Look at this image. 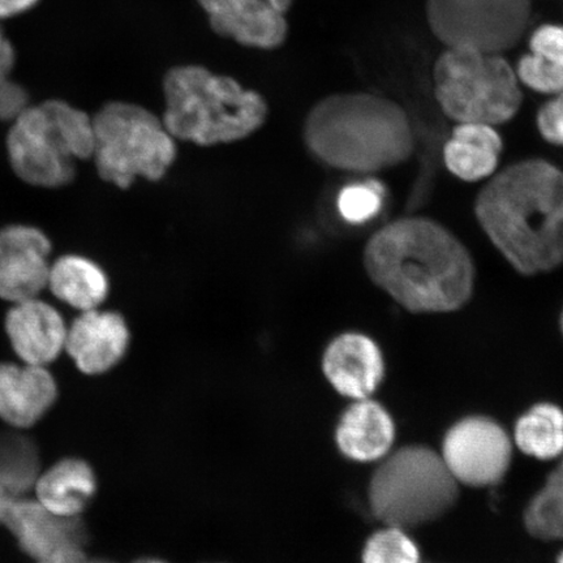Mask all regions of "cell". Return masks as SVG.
Segmentation results:
<instances>
[{
	"label": "cell",
	"instance_id": "cell-22",
	"mask_svg": "<svg viewBox=\"0 0 563 563\" xmlns=\"http://www.w3.org/2000/svg\"><path fill=\"white\" fill-rule=\"evenodd\" d=\"M516 73L520 86L537 93L553 96L563 90V26H539L530 40V53L519 59Z\"/></svg>",
	"mask_w": 563,
	"mask_h": 563
},
{
	"label": "cell",
	"instance_id": "cell-8",
	"mask_svg": "<svg viewBox=\"0 0 563 563\" xmlns=\"http://www.w3.org/2000/svg\"><path fill=\"white\" fill-rule=\"evenodd\" d=\"M93 121V158L101 179L129 189L139 178L159 181L170 170L178 147L162 118L143 106L114 101Z\"/></svg>",
	"mask_w": 563,
	"mask_h": 563
},
{
	"label": "cell",
	"instance_id": "cell-12",
	"mask_svg": "<svg viewBox=\"0 0 563 563\" xmlns=\"http://www.w3.org/2000/svg\"><path fill=\"white\" fill-rule=\"evenodd\" d=\"M52 244L37 228L11 224L0 229V299L38 298L47 288Z\"/></svg>",
	"mask_w": 563,
	"mask_h": 563
},
{
	"label": "cell",
	"instance_id": "cell-27",
	"mask_svg": "<svg viewBox=\"0 0 563 563\" xmlns=\"http://www.w3.org/2000/svg\"><path fill=\"white\" fill-rule=\"evenodd\" d=\"M361 563H424V559L407 530L384 526L365 540Z\"/></svg>",
	"mask_w": 563,
	"mask_h": 563
},
{
	"label": "cell",
	"instance_id": "cell-5",
	"mask_svg": "<svg viewBox=\"0 0 563 563\" xmlns=\"http://www.w3.org/2000/svg\"><path fill=\"white\" fill-rule=\"evenodd\" d=\"M93 121L87 112L62 100L31 104L7 136L13 172L27 185L59 188L69 185L76 164L93 157Z\"/></svg>",
	"mask_w": 563,
	"mask_h": 563
},
{
	"label": "cell",
	"instance_id": "cell-16",
	"mask_svg": "<svg viewBox=\"0 0 563 563\" xmlns=\"http://www.w3.org/2000/svg\"><path fill=\"white\" fill-rule=\"evenodd\" d=\"M396 439V420L373 398L351 400L335 422V448L350 462L378 463L393 452Z\"/></svg>",
	"mask_w": 563,
	"mask_h": 563
},
{
	"label": "cell",
	"instance_id": "cell-9",
	"mask_svg": "<svg viewBox=\"0 0 563 563\" xmlns=\"http://www.w3.org/2000/svg\"><path fill=\"white\" fill-rule=\"evenodd\" d=\"M531 15V0H427L429 27L446 47L503 54L522 40Z\"/></svg>",
	"mask_w": 563,
	"mask_h": 563
},
{
	"label": "cell",
	"instance_id": "cell-34",
	"mask_svg": "<svg viewBox=\"0 0 563 563\" xmlns=\"http://www.w3.org/2000/svg\"><path fill=\"white\" fill-rule=\"evenodd\" d=\"M559 325H560V332H561V335H562V338H563V307H562V309H561V313H560Z\"/></svg>",
	"mask_w": 563,
	"mask_h": 563
},
{
	"label": "cell",
	"instance_id": "cell-29",
	"mask_svg": "<svg viewBox=\"0 0 563 563\" xmlns=\"http://www.w3.org/2000/svg\"><path fill=\"white\" fill-rule=\"evenodd\" d=\"M30 106V95L21 84L11 77L0 81V122H15Z\"/></svg>",
	"mask_w": 563,
	"mask_h": 563
},
{
	"label": "cell",
	"instance_id": "cell-20",
	"mask_svg": "<svg viewBox=\"0 0 563 563\" xmlns=\"http://www.w3.org/2000/svg\"><path fill=\"white\" fill-rule=\"evenodd\" d=\"M33 490L45 509L60 518H81L98 490L96 471L80 457H65L38 474Z\"/></svg>",
	"mask_w": 563,
	"mask_h": 563
},
{
	"label": "cell",
	"instance_id": "cell-19",
	"mask_svg": "<svg viewBox=\"0 0 563 563\" xmlns=\"http://www.w3.org/2000/svg\"><path fill=\"white\" fill-rule=\"evenodd\" d=\"M504 147V139L497 126L456 123L443 145V165L462 181H487L498 172Z\"/></svg>",
	"mask_w": 563,
	"mask_h": 563
},
{
	"label": "cell",
	"instance_id": "cell-2",
	"mask_svg": "<svg viewBox=\"0 0 563 563\" xmlns=\"http://www.w3.org/2000/svg\"><path fill=\"white\" fill-rule=\"evenodd\" d=\"M478 227L514 271L537 277L563 266V168L526 158L498 170L477 194Z\"/></svg>",
	"mask_w": 563,
	"mask_h": 563
},
{
	"label": "cell",
	"instance_id": "cell-6",
	"mask_svg": "<svg viewBox=\"0 0 563 563\" xmlns=\"http://www.w3.org/2000/svg\"><path fill=\"white\" fill-rule=\"evenodd\" d=\"M460 484L439 452L408 445L378 462L368 484L369 511L384 526L411 530L435 522L454 508Z\"/></svg>",
	"mask_w": 563,
	"mask_h": 563
},
{
	"label": "cell",
	"instance_id": "cell-4",
	"mask_svg": "<svg viewBox=\"0 0 563 563\" xmlns=\"http://www.w3.org/2000/svg\"><path fill=\"white\" fill-rule=\"evenodd\" d=\"M166 130L175 140L200 146L236 143L267 118L265 98L229 76L201 66L174 67L164 79Z\"/></svg>",
	"mask_w": 563,
	"mask_h": 563
},
{
	"label": "cell",
	"instance_id": "cell-1",
	"mask_svg": "<svg viewBox=\"0 0 563 563\" xmlns=\"http://www.w3.org/2000/svg\"><path fill=\"white\" fill-rule=\"evenodd\" d=\"M372 284L413 314L461 311L473 300L476 265L466 244L432 218H398L364 246Z\"/></svg>",
	"mask_w": 563,
	"mask_h": 563
},
{
	"label": "cell",
	"instance_id": "cell-7",
	"mask_svg": "<svg viewBox=\"0 0 563 563\" xmlns=\"http://www.w3.org/2000/svg\"><path fill=\"white\" fill-rule=\"evenodd\" d=\"M434 97L455 123L503 125L517 117L523 93L503 54L448 47L433 68Z\"/></svg>",
	"mask_w": 563,
	"mask_h": 563
},
{
	"label": "cell",
	"instance_id": "cell-10",
	"mask_svg": "<svg viewBox=\"0 0 563 563\" xmlns=\"http://www.w3.org/2000/svg\"><path fill=\"white\" fill-rule=\"evenodd\" d=\"M512 450L511 435L497 420L470 415L448 429L440 454L457 484L489 488L508 475Z\"/></svg>",
	"mask_w": 563,
	"mask_h": 563
},
{
	"label": "cell",
	"instance_id": "cell-13",
	"mask_svg": "<svg viewBox=\"0 0 563 563\" xmlns=\"http://www.w3.org/2000/svg\"><path fill=\"white\" fill-rule=\"evenodd\" d=\"M210 26L243 46L271 51L287 37L286 13L292 0H197Z\"/></svg>",
	"mask_w": 563,
	"mask_h": 563
},
{
	"label": "cell",
	"instance_id": "cell-37",
	"mask_svg": "<svg viewBox=\"0 0 563 563\" xmlns=\"http://www.w3.org/2000/svg\"><path fill=\"white\" fill-rule=\"evenodd\" d=\"M424 563H446V562H439V561H431V560L426 561V560H424Z\"/></svg>",
	"mask_w": 563,
	"mask_h": 563
},
{
	"label": "cell",
	"instance_id": "cell-21",
	"mask_svg": "<svg viewBox=\"0 0 563 563\" xmlns=\"http://www.w3.org/2000/svg\"><path fill=\"white\" fill-rule=\"evenodd\" d=\"M47 287L65 305L86 312L100 308L108 298L109 278L91 260L67 255L52 264Z\"/></svg>",
	"mask_w": 563,
	"mask_h": 563
},
{
	"label": "cell",
	"instance_id": "cell-28",
	"mask_svg": "<svg viewBox=\"0 0 563 563\" xmlns=\"http://www.w3.org/2000/svg\"><path fill=\"white\" fill-rule=\"evenodd\" d=\"M537 130L547 144L563 147V90L541 106L537 114Z\"/></svg>",
	"mask_w": 563,
	"mask_h": 563
},
{
	"label": "cell",
	"instance_id": "cell-31",
	"mask_svg": "<svg viewBox=\"0 0 563 563\" xmlns=\"http://www.w3.org/2000/svg\"><path fill=\"white\" fill-rule=\"evenodd\" d=\"M34 563H91L84 545H69L55 552L51 558Z\"/></svg>",
	"mask_w": 563,
	"mask_h": 563
},
{
	"label": "cell",
	"instance_id": "cell-30",
	"mask_svg": "<svg viewBox=\"0 0 563 563\" xmlns=\"http://www.w3.org/2000/svg\"><path fill=\"white\" fill-rule=\"evenodd\" d=\"M16 65V48L7 34L0 21V81L11 77Z\"/></svg>",
	"mask_w": 563,
	"mask_h": 563
},
{
	"label": "cell",
	"instance_id": "cell-24",
	"mask_svg": "<svg viewBox=\"0 0 563 563\" xmlns=\"http://www.w3.org/2000/svg\"><path fill=\"white\" fill-rule=\"evenodd\" d=\"M523 525L534 539L563 541V455L527 504Z\"/></svg>",
	"mask_w": 563,
	"mask_h": 563
},
{
	"label": "cell",
	"instance_id": "cell-14",
	"mask_svg": "<svg viewBox=\"0 0 563 563\" xmlns=\"http://www.w3.org/2000/svg\"><path fill=\"white\" fill-rule=\"evenodd\" d=\"M130 346L131 330L124 317L97 308L70 323L65 352L84 375L101 376L123 362Z\"/></svg>",
	"mask_w": 563,
	"mask_h": 563
},
{
	"label": "cell",
	"instance_id": "cell-18",
	"mask_svg": "<svg viewBox=\"0 0 563 563\" xmlns=\"http://www.w3.org/2000/svg\"><path fill=\"white\" fill-rule=\"evenodd\" d=\"M58 384L44 365L0 363V420L16 429L31 428L52 410Z\"/></svg>",
	"mask_w": 563,
	"mask_h": 563
},
{
	"label": "cell",
	"instance_id": "cell-11",
	"mask_svg": "<svg viewBox=\"0 0 563 563\" xmlns=\"http://www.w3.org/2000/svg\"><path fill=\"white\" fill-rule=\"evenodd\" d=\"M323 378L350 400L373 398L386 377V361L375 338L356 330L338 334L321 356Z\"/></svg>",
	"mask_w": 563,
	"mask_h": 563
},
{
	"label": "cell",
	"instance_id": "cell-35",
	"mask_svg": "<svg viewBox=\"0 0 563 563\" xmlns=\"http://www.w3.org/2000/svg\"><path fill=\"white\" fill-rule=\"evenodd\" d=\"M554 563H563V549H562V551L558 554V558H555Z\"/></svg>",
	"mask_w": 563,
	"mask_h": 563
},
{
	"label": "cell",
	"instance_id": "cell-32",
	"mask_svg": "<svg viewBox=\"0 0 563 563\" xmlns=\"http://www.w3.org/2000/svg\"><path fill=\"white\" fill-rule=\"evenodd\" d=\"M41 0H0V21L18 18L32 11Z\"/></svg>",
	"mask_w": 563,
	"mask_h": 563
},
{
	"label": "cell",
	"instance_id": "cell-33",
	"mask_svg": "<svg viewBox=\"0 0 563 563\" xmlns=\"http://www.w3.org/2000/svg\"><path fill=\"white\" fill-rule=\"evenodd\" d=\"M131 563H170V562H167L166 560H162L158 558H141Z\"/></svg>",
	"mask_w": 563,
	"mask_h": 563
},
{
	"label": "cell",
	"instance_id": "cell-26",
	"mask_svg": "<svg viewBox=\"0 0 563 563\" xmlns=\"http://www.w3.org/2000/svg\"><path fill=\"white\" fill-rule=\"evenodd\" d=\"M386 197L384 183L368 176L343 186L336 195L335 207L350 227H364L383 213Z\"/></svg>",
	"mask_w": 563,
	"mask_h": 563
},
{
	"label": "cell",
	"instance_id": "cell-3",
	"mask_svg": "<svg viewBox=\"0 0 563 563\" xmlns=\"http://www.w3.org/2000/svg\"><path fill=\"white\" fill-rule=\"evenodd\" d=\"M302 137L321 164L362 175L404 165L415 151L412 123L402 106L363 91L317 102L308 112Z\"/></svg>",
	"mask_w": 563,
	"mask_h": 563
},
{
	"label": "cell",
	"instance_id": "cell-17",
	"mask_svg": "<svg viewBox=\"0 0 563 563\" xmlns=\"http://www.w3.org/2000/svg\"><path fill=\"white\" fill-rule=\"evenodd\" d=\"M4 325L21 363L47 367L65 351L68 327L60 313L40 298L13 302Z\"/></svg>",
	"mask_w": 563,
	"mask_h": 563
},
{
	"label": "cell",
	"instance_id": "cell-36",
	"mask_svg": "<svg viewBox=\"0 0 563 563\" xmlns=\"http://www.w3.org/2000/svg\"><path fill=\"white\" fill-rule=\"evenodd\" d=\"M91 563H115V562L108 561V560H95V559H91Z\"/></svg>",
	"mask_w": 563,
	"mask_h": 563
},
{
	"label": "cell",
	"instance_id": "cell-38",
	"mask_svg": "<svg viewBox=\"0 0 563 563\" xmlns=\"http://www.w3.org/2000/svg\"><path fill=\"white\" fill-rule=\"evenodd\" d=\"M209 563H222V562H209Z\"/></svg>",
	"mask_w": 563,
	"mask_h": 563
},
{
	"label": "cell",
	"instance_id": "cell-25",
	"mask_svg": "<svg viewBox=\"0 0 563 563\" xmlns=\"http://www.w3.org/2000/svg\"><path fill=\"white\" fill-rule=\"evenodd\" d=\"M0 438V517L7 506L33 489L38 476L37 455L31 442Z\"/></svg>",
	"mask_w": 563,
	"mask_h": 563
},
{
	"label": "cell",
	"instance_id": "cell-15",
	"mask_svg": "<svg viewBox=\"0 0 563 563\" xmlns=\"http://www.w3.org/2000/svg\"><path fill=\"white\" fill-rule=\"evenodd\" d=\"M0 525L34 562L51 558L63 548L87 544L88 531L81 518H60L26 496L7 506Z\"/></svg>",
	"mask_w": 563,
	"mask_h": 563
},
{
	"label": "cell",
	"instance_id": "cell-23",
	"mask_svg": "<svg viewBox=\"0 0 563 563\" xmlns=\"http://www.w3.org/2000/svg\"><path fill=\"white\" fill-rule=\"evenodd\" d=\"M511 440L514 446L533 460H560L563 455V408L553 402L531 406L514 424Z\"/></svg>",
	"mask_w": 563,
	"mask_h": 563
}]
</instances>
